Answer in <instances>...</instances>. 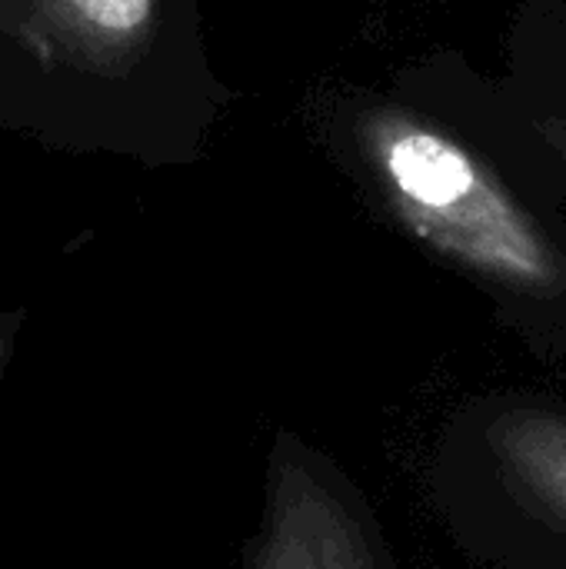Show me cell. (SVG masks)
Returning a JSON list of instances; mask_svg holds the SVG:
<instances>
[{
    "mask_svg": "<svg viewBox=\"0 0 566 569\" xmlns=\"http://www.w3.org/2000/svg\"><path fill=\"white\" fill-rule=\"evenodd\" d=\"M37 37L80 60L130 50L150 27L157 0H23Z\"/></svg>",
    "mask_w": 566,
    "mask_h": 569,
    "instance_id": "277c9868",
    "label": "cell"
},
{
    "mask_svg": "<svg viewBox=\"0 0 566 569\" xmlns=\"http://www.w3.org/2000/svg\"><path fill=\"white\" fill-rule=\"evenodd\" d=\"M250 569H390V560L357 490L304 440L280 437Z\"/></svg>",
    "mask_w": 566,
    "mask_h": 569,
    "instance_id": "3957f363",
    "label": "cell"
},
{
    "mask_svg": "<svg viewBox=\"0 0 566 569\" xmlns=\"http://www.w3.org/2000/svg\"><path fill=\"white\" fill-rule=\"evenodd\" d=\"M380 160L410 220L437 247L520 290L544 293L560 280L544 240L457 143L397 123L380 133Z\"/></svg>",
    "mask_w": 566,
    "mask_h": 569,
    "instance_id": "7a4b0ae2",
    "label": "cell"
},
{
    "mask_svg": "<svg viewBox=\"0 0 566 569\" xmlns=\"http://www.w3.org/2000/svg\"><path fill=\"white\" fill-rule=\"evenodd\" d=\"M0 353H3V343H0Z\"/></svg>",
    "mask_w": 566,
    "mask_h": 569,
    "instance_id": "5b68a950",
    "label": "cell"
},
{
    "mask_svg": "<svg viewBox=\"0 0 566 569\" xmlns=\"http://www.w3.org/2000/svg\"><path fill=\"white\" fill-rule=\"evenodd\" d=\"M454 537L500 569H566V407L500 400L460 413L430 463Z\"/></svg>",
    "mask_w": 566,
    "mask_h": 569,
    "instance_id": "6da1fadb",
    "label": "cell"
}]
</instances>
